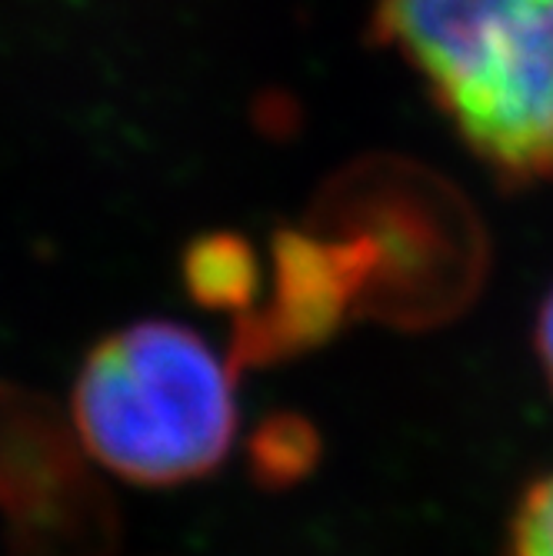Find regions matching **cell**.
<instances>
[{
	"label": "cell",
	"mask_w": 553,
	"mask_h": 556,
	"mask_svg": "<svg viewBox=\"0 0 553 556\" xmlns=\"http://www.w3.org/2000/svg\"><path fill=\"white\" fill-rule=\"evenodd\" d=\"M374 34L500 180H553V0H377Z\"/></svg>",
	"instance_id": "obj_1"
},
{
	"label": "cell",
	"mask_w": 553,
	"mask_h": 556,
	"mask_svg": "<svg viewBox=\"0 0 553 556\" xmlns=\"http://www.w3.org/2000/svg\"><path fill=\"white\" fill-rule=\"evenodd\" d=\"M71 414L100 467L130 483L174 486L227 457L237 433L234 374L204 337L147 320L93 346Z\"/></svg>",
	"instance_id": "obj_2"
},
{
	"label": "cell",
	"mask_w": 553,
	"mask_h": 556,
	"mask_svg": "<svg viewBox=\"0 0 553 556\" xmlns=\"http://www.w3.org/2000/svg\"><path fill=\"white\" fill-rule=\"evenodd\" d=\"M311 227L370 240L377 267L361 314L384 327H443L487 280L490 254L477 214L454 187L411 164L380 161L340 174Z\"/></svg>",
	"instance_id": "obj_3"
},
{
	"label": "cell",
	"mask_w": 553,
	"mask_h": 556,
	"mask_svg": "<svg viewBox=\"0 0 553 556\" xmlns=\"http://www.w3.org/2000/svg\"><path fill=\"white\" fill-rule=\"evenodd\" d=\"M377 250L357 233L284 230L274 240V293L234 330L240 367H271L324 346L350 314H361Z\"/></svg>",
	"instance_id": "obj_4"
},
{
	"label": "cell",
	"mask_w": 553,
	"mask_h": 556,
	"mask_svg": "<svg viewBox=\"0 0 553 556\" xmlns=\"http://www.w3.org/2000/svg\"><path fill=\"white\" fill-rule=\"evenodd\" d=\"M190 293L214 311H250L257 293L254 247L237 233L200 237L184 261Z\"/></svg>",
	"instance_id": "obj_5"
},
{
	"label": "cell",
	"mask_w": 553,
	"mask_h": 556,
	"mask_svg": "<svg viewBox=\"0 0 553 556\" xmlns=\"http://www.w3.org/2000/svg\"><path fill=\"white\" fill-rule=\"evenodd\" d=\"M321 433L300 414H274L267 417L250 440V470L261 486L284 490L304 483L321 464Z\"/></svg>",
	"instance_id": "obj_6"
},
{
	"label": "cell",
	"mask_w": 553,
	"mask_h": 556,
	"mask_svg": "<svg viewBox=\"0 0 553 556\" xmlns=\"http://www.w3.org/2000/svg\"><path fill=\"white\" fill-rule=\"evenodd\" d=\"M507 553L553 556V470L524 490L507 530Z\"/></svg>",
	"instance_id": "obj_7"
},
{
	"label": "cell",
	"mask_w": 553,
	"mask_h": 556,
	"mask_svg": "<svg viewBox=\"0 0 553 556\" xmlns=\"http://www.w3.org/2000/svg\"><path fill=\"white\" fill-rule=\"evenodd\" d=\"M533 350H537V361L543 367V377L553 390V287L543 296L540 311H537V324H533Z\"/></svg>",
	"instance_id": "obj_8"
}]
</instances>
